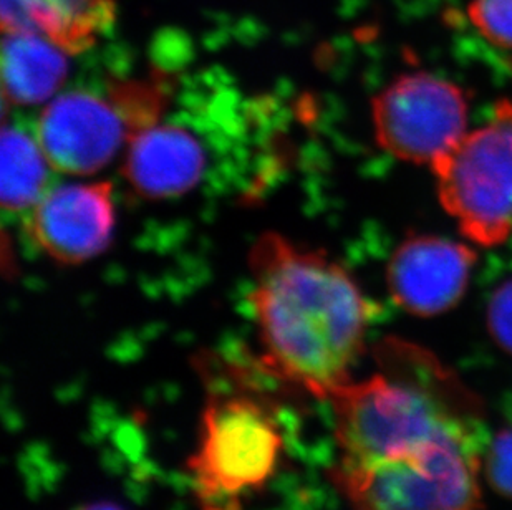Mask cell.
Listing matches in <instances>:
<instances>
[{"label": "cell", "instance_id": "cell-11", "mask_svg": "<svg viewBox=\"0 0 512 510\" xmlns=\"http://www.w3.org/2000/svg\"><path fill=\"white\" fill-rule=\"evenodd\" d=\"M116 19V0H0L2 32H30L68 55L92 49Z\"/></svg>", "mask_w": 512, "mask_h": 510}, {"label": "cell", "instance_id": "cell-12", "mask_svg": "<svg viewBox=\"0 0 512 510\" xmlns=\"http://www.w3.org/2000/svg\"><path fill=\"white\" fill-rule=\"evenodd\" d=\"M4 97L12 105L49 103L67 80L68 53L30 32H2Z\"/></svg>", "mask_w": 512, "mask_h": 510}, {"label": "cell", "instance_id": "cell-15", "mask_svg": "<svg viewBox=\"0 0 512 510\" xmlns=\"http://www.w3.org/2000/svg\"><path fill=\"white\" fill-rule=\"evenodd\" d=\"M486 476L496 491L512 497V426L494 438L486 454Z\"/></svg>", "mask_w": 512, "mask_h": 510}, {"label": "cell", "instance_id": "cell-13", "mask_svg": "<svg viewBox=\"0 0 512 510\" xmlns=\"http://www.w3.org/2000/svg\"><path fill=\"white\" fill-rule=\"evenodd\" d=\"M0 199L5 211L22 212L34 206L47 191L50 164L34 136L19 128L2 131ZM52 169V168H50Z\"/></svg>", "mask_w": 512, "mask_h": 510}, {"label": "cell", "instance_id": "cell-16", "mask_svg": "<svg viewBox=\"0 0 512 510\" xmlns=\"http://www.w3.org/2000/svg\"><path fill=\"white\" fill-rule=\"evenodd\" d=\"M488 323L494 342L512 355V280L494 292L488 307Z\"/></svg>", "mask_w": 512, "mask_h": 510}, {"label": "cell", "instance_id": "cell-8", "mask_svg": "<svg viewBox=\"0 0 512 510\" xmlns=\"http://www.w3.org/2000/svg\"><path fill=\"white\" fill-rule=\"evenodd\" d=\"M30 241L58 264L78 265L107 251L115 231L110 181L58 184L29 209Z\"/></svg>", "mask_w": 512, "mask_h": 510}, {"label": "cell", "instance_id": "cell-10", "mask_svg": "<svg viewBox=\"0 0 512 510\" xmlns=\"http://www.w3.org/2000/svg\"><path fill=\"white\" fill-rule=\"evenodd\" d=\"M204 169L206 153L193 133L156 123L128 143L121 174L140 198L161 201L196 188Z\"/></svg>", "mask_w": 512, "mask_h": 510}, {"label": "cell", "instance_id": "cell-5", "mask_svg": "<svg viewBox=\"0 0 512 510\" xmlns=\"http://www.w3.org/2000/svg\"><path fill=\"white\" fill-rule=\"evenodd\" d=\"M441 206L474 244L494 247L512 234V102L496 103L488 123L431 168Z\"/></svg>", "mask_w": 512, "mask_h": 510}, {"label": "cell", "instance_id": "cell-9", "mask_svg": "<svg viewBox=\"0 0 512 510\" xmlns=\"http://www.w3.org/2000/svg\"><path fill=\"white\" fill-rule=\"evenodd\" d=\"M474 264L476 255L466 244L443 237H410L388 262V290L406 312L435 317L461 300Z\"/></svg>", "mask_w": 512, "mask_h": 510}, {"label": "cell", "instance_id": "cell-6", "mask_svg": "<svg viewBox=\"0 0 512 510\" xmlns=\"http://www.w3.org/2000/svg\"><path fill=\"white\" fill-rule=\"evenodd\" d=\"M373 131L382 150L433 168L468 133L463 90L431 73L400 75L372 102Z\"/></svg>", "mask_w": 512, "mask_h": 510}, {"label": "cell", "instance_id": "cell-14", "mask_svg": "<svg viewBox=\"0 0 512 510\" xmlns=\"http://www.w3.org/2000/svg\"><path fill=\"white\" fill-rule=\"evenodd\" d=\"M468 17L489 44L512 53V0H471Z\"/></svg>", "mask_w": 512, "mask_h": 510}, {"label": "cell", "instance_id": "cell-2", "mask_svg": "<svg viewBox=\"0 0 512 510\" xmlns=\"http://www.w3.org/2000/svg\"><path fill=\"white\" fill-rule=\"evenodd\" d=\"M377 358V375L329 396L342 461L403 458L446 441L484 446L479 401L440 361L398 340Z\"/></svg>", "mask_w": 512, "mask_h": 510}, {"label": "cell", "instance_id": "cell-1", "mask_svg": "<svg viewBox=\"0 0 512 510\" xmlns=\"http://www.w3.org/2000/svg\"><path fill=\"white\" fill-rule=\"evenodd\" d=\"M249 304L267 370L320 400L352 380L375 307L342 265L277 232L249 255Z\"/></svg>", "mask_w": 512, "mask_h": 510}, {"label": "cell", "instance_id": "cell-7", "mask_svg": "<svg viewBox=\"0 0 512 510\" xmlns=\"http://www.w3.org/2000/svg\"><path fill=\"white\" fill-rule=\"evenodd\" d=\"M35 138L54 171L90 176L128 146L133 130L112 90L110 95L73 90L45 105Z\"/></svg>", "mask_w": 512, "mask_h": 510}, {"label": "cell", "instance_id": "cell-3", "mask_svg": "<svg viewBox=\"0 0 512 510\" xmlns=\"http://www.w3.org/2000/svg\"><path fill=\"white\" fill-rule=\"evenodd\" d=\"M284 436L266 403L247 393H213L188 471L201 510H239L276 474Z\"/></svg>", "mask_w": 512, "mask_h": 510}, {"label": "cell", "instance_id": "cell-17", "mask_svg": "<svg viewBox=\"0 0 512 510\" xmlns=\"http://www.w3.org/2000/svg\"><path fill=\"white\" fill-rule=\"evenodd\" d=\"M72 510H126L123 507L118 506V504H113V502H92V504H85V506L75 507Z\"/></svg>", "mask_w": 512, "mask_h": 510}, {"label": "cell", "instance_id": "cell-4", "mask_svg": "<svg viewBox=\"0 0 512 510\" xmlns=\"http://www.w3.org/2000/svg\"><path fill=\"white\" fill-rule=\"evenodd\" d=\"M483 448L446 441L403 458L339 459L330 481L353 510H478Z\"/></svg>", "mask_w": 512, "mask_h": 510}]
</instances>
